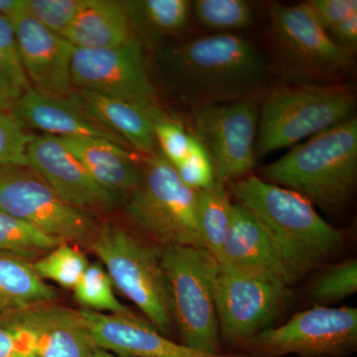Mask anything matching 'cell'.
<instances>
[{
  "instance_id": "cell-39",
  "label": "cell",
  "mask_w": 357,
  "mask_h": 357,
  "mask_svg": "<svg viewBox=\"0 0 357 357\" xmlns=\"http://www.w3.org/2000/svg\"><path fill=\"white\" fill-rule=\"evenodd\" d=\"M25 9L26 0H0V15L9 18Z\"/></svg>"
},
{
  "instance_id": "cell-23",
  "label": "cell",
  "mask_w": 357,
  "mask_h": 357,
  "mask_svg": "<svg viewBox=\"0 0 357 357\" xmlns=\"http://www.w3.org/2000/svg\"><path fill=\"white\" fill-rule=\"evenodd\" d=\"M123 2L133 38L157 50L185 29L192 13L187 0H128Z\"/></svg>"
},
{
  "instance_id": "cell-22",
  "label": "cell",
  "mask_w": 357,
  "mask_h": 357,
  "mask_svg": "<svg viewBox=\"0 0 357 357\" xmlns=\"http://www.w3.org/2000/svg\"><path fill=\"white\" fill-rule=\"evenodd\" d=\"M76 48H112L133 40L123 2L84 0L63 36Z\"/></svg>"
},
{
  "instance_id": "cell-20",
  "label": "cell",
  "mask_w": 357,
  "mask_h": 357,
  "mask_svg": "<svg viewBox=\"0 0 357 357\" xmlns=\"http://www.w3.org/2000/svg\"><path fill=\"white\" fill-rule=\"evenodd\" d=\"M70 96L84 112L103 128L121 138L128 146L148 157L157 153L158 144L155 136L154 119L162 114L161 109H148L82 89H74Z\"/></svg>"
},
{
  "instance_id": "cell-41",
  "label": "cell",
  "mask_w": 357,
  "mask_h": 357,
  "mask_svg": "<svg viewBox=\"0 0 357 357\" xmlns=\"http://www.w3.org/2000/svg\"><path fill=\"white\" fill-rule=\"evenodd\" d=\"M344 357H349V356H344Z\"/></svg>"
},
{
  "instance_id": "cell-14",
  "label": "cell",
  "mask_w": 357,
  "mask_h": 357,
  "mask_svg": "<svg viewBox=\"0 0 357 357\" xmlns=\"http://www.w3.org/2000/svg\"><path fill=\"white\" fill-rule=\"evenodd\" d=\"M33 357H91L96 349L79 312L54 303L29 307L0 323Z\"/></svg>"
},
{
  "instance_id": "cell-26",
  "label": "cell",
  "mask_w": 357,
  "mask_h": 357,
  "mask_svg": "<svg viewBox=\"0 0 357 357\" xmlns=\"http://www.w3.org/2000/svg\"><path fill=\"white\" fill-rule=\"evenodd\" d=\"M30 89L13 23L0 15V112L13 114L16 103Z\"/></svg>"
},
{
  "instance_id": "cell-34",
  "label": "cell",
  "mask_w": 357,
  "mask_h": 357,
  "mask_svg": "<svg viewBox=\"0 0 357 357\" xmlns=\"http://www.w3.org/2000/svg\"><path fill=\"white\" fill-rule=\"evenodd\" d=\"M174 168L181 181L195 191L208 189L215 182L210 155L194 134H191L189 151L184 160Z\"/></svg>"
},
{
  "instance_id": "cell-10",
  "label": "cell",
  "mask_w": 357,
  "mask_h": 357,
  "mask_svg": "<svg viewBox=\"0 0 357 357\" xmlns=\"http://www.w3.org/2000/svg\"><path fill=\"white\" fill-rule=\"evenodd\" d=\"M357 309L314 306L287 323L257 333L244 344L255 357H344L356 351Z\"/></svg>"
},
{
  "instance_id": "cell-6",
  "label": "cell",
  "mask_w": 357,
  "mask_h": 357,
  "mask_svg": "<svg viewBox=\"0 0 357 357\" xmlns=\"http://www.w3.org/2000/svg\"><path fill=\"white\" fill-rule=\"evenodd\" d=\"M198 194L178 178L159 152L148 157L126 215L141 231L165 245L204 248L198 222Z\"/></svg>"
},
{
  "instance_id": "cell-11",
  "label": "cell",
  "mask_w": 357,
  "mask_h": 357,
  "mask_svg": "<svg viewBox=\"0 0 357 357\" xmlns=\"http://www.w3.org/2000/svg\"><path fill=\"white\" fill-rule=\"evenodd\" d=\"M0 210L67 243L89 244L98 230L91 213L66 203L30 169L0 171Z\"/></svg>"
},
{
  "instance_id": "cell-37",
  "label": "cell",
  "mask_w": 357,
  "mask_h": 357,
  "mask_svg": "<svg viewBox=\"0 0 357 357\" xmlns=\"http://www.w3.org/2000/svg\"><path fill=\"white\" fill-rule=\"evenodd\" d=\"M328 34L338 46L354 55L357 47V13L340 21Z\"/></svg>"
},
{
  "instance_id": "cell-35",
  "label": "cell",
  "mask_w": 357,
  "mask_h": 357,
  "mask_svg": "<svg viewBox=\"0 0 357 357\" xmlns=\"http://www.w3.org/2000/svg\"><path fill=\"white\" fill-rule=\"evenodd\" d=\"M154 131L161 154L171 165L177 166L189 151L191 134L185 132L181 124L171 121L163 112L155 117Z\"/></svg>"
},
{
  "instance_id": "cell-13",
  "label": "cell",
  "mask_w": 357,
  "mask_h": 357,
  "mask_svg": "<svg viewBox=\"0 0 357 357\" xmlns=\"http://www.w3.org/2000/svg\"><path fill=\"white\" fill-rule=\"evenodd\" d=\"M195 134L213 162L215 180L229 183L255 163L258 105L243 100L192 109Z\"/></svg>"
},
{
  "instance_id": "cell-19",
  "label": "cell",
  "mask_w": 357,
  "mask_h": 357,
  "mask_svg": "<svg viewBox=\"0 0 357 357\" xmlns=\"http://www.w3.org/2000/svg\"><path fill=\"white\" fill-rule=\"evenodd\" d=\"M13 114L24 126L57 137H89L129 147L84 112L72 96H53L30 89L16 103Z\"/></svg>"
},
{
  "instance_id": "cell-2",
  "label": "cell",
  "mask_w": 357,
  "mask_h": 357,
  "mask_svg": "<svg viewBox=\"0 0 357 357\" xmlns=\"http://www.w3.org/2000/svg\"><path fill=\"white\" fill-rule=\"evenodd\" d=\"M227 190L262 223L299 277L344 243V232L323 220L298 192L255 176L229 182Z\"/></svg>"
},
{
  "instance_id": "cell-24",
  "label": "cell",
  "mask_w": 357,
  "mask_h": 357,
  "mask_svg": "<svg viewBox=\"0 0 357 357\" xmlns=\"http://www.w3.org/2000/svg\"><path fill=\"white\" fill-rule=\"evenodd\" d=\"M57 296L34 271L31 262L0 253V323L29 307L54 303Z\"/></svg>"
},
{
  "instance_id": "cell-27",
  "label": "cell",
  "mask_w": 357,
  "mask_h": 357,
  "mask_svg": "<svg viewBox=\"0 0 357 357\" xmlns=\"http://www.w3.org/2000/svg\"><path fill=\"white\" fill-rule=\"evenodd\" d=\"M67 243L0 210V253L29 261Z\"/></svg>"
},
{
  "instance_id": "cell-25",
  "label": "cell",
  "mask_w": 357,
  "mask_h": 357,
  "mask_svg": "<svg viewBox=\"0 0 357 357\" xmlns=\"http://www.w3.org/2000/svg\"><path fill=\"white\" fill-rule=\"evenodd\" d=\"M232 202L227 183L217 181L199 191L198 222L204 248L218 263L222 261L223 244L229 229Z\"/></svg>"
},
{
  "instance_id": "cell-1",
  "label": "cell",
  "mask_w": 357,
  "mask_h": 357,
  "mask_svg": "<svg viewBox=\"0 0 357 357\" xmlns=\"http://www.w3.org/2000/svg\"><path fill=\"white\" fill-rule=\"evenodd\" d=\"M155 65L165 88L192 109L246 100L271 72L261 52L234 33L167 42L155 50Z\"/></svg>"
},
{
  "instance_id": "cell-32",
  "label": "cell",
  "mask_w": 357,
  "mask_h": 357,
  "mask_svg": "<svg viewBox=\"0 0 357 357\" xmlns=\"http://www.w3.org/2000/svg\"><path fill=\"white\" fill-rule=\"evenodd\" d=\"M34 137L13 114L0 112V171L27 168V147Z\"/></svg>"
},
{
  "instance_id": "cell-40",
  "label": "cell",
  "mask_w": 357,
  "mask_h": 357,
  "mask_svg": "<svg viewBox=\"0 0 357 357\" xmlns=\"http://www.w3.org/2000/svg\"><path fill=\"white\" fill-rule=\"evenodd\" d=\"M91 357H123L116 356V354H112V352L105 351V349H100V347H96L95 351H93V356Z\"/></svg>"
},
{
  "instance_id": "cell-29",
  "label": "cell",
  "mask_w": 357,
  "mask_h": 357,
  "mask_svg": "<svg viewBox=\"0 0 357 357\" xmlns=\"http://www.w3.org/2000/svg\"><path fill=\"white\" fill-rule=\"evenodd\" d=\"M73 290L75 300L84 310L112 314H133L115 297L114 284L100 262L89 264Z\"/></svg>"
},
{
  "instance_id": "cell-33",
  "label": "cell",
  "mask_w": 357,
  "mask_h": 357,
  "mask_svg": "<svg viewBox=\"0 0 357 357\" xmlns=\"http://www.w3.org/2000/svg\"><path fill=\"white\" fill-rule=\"evenodd\" d=\"M84 0H26V11L40 24L63 36Z\"/></svg>"
},
{
  "instance_id": "cell-7",
  "label": "cell",
  "mask_w": 357,
  "mask_h": 357,
  "mask_svg": "<svg viewBox=\"0 0 357 357\" xmlns=\"http://www.w3.org/2000/svg\"><path fill=\"white\" fill-rule=\"evenodd\" d=\"M275 67L294 84H333L354 66V55L338 46L306 3L269 7Z\"/></svg>"
},
{
  "instance_id": "cell-3",
  "label": "cell",
  "mask_w": 357,
  "mask_h": 357,
  "mask_svg": "<svg viewBox=\"0 0 357 357\" xmlns=\"http://www.w3.org/2000/svg\"><path fill=\"white\" fill-rule=\"evenodd\" d=\"M260 174L266 182L298 192L324 211L342 210L356 185V116L296 145Z\"/></svg>"
},
{
  "instance_id": "cell-9",
  "label": "cell",
  "mask_w": 357,
  "mask_h": 357,
  "mask_svg": "<svg viewBox=\"0 0 357 357\" xmlns=\"http://www.w3.org/2000/svg\"><path fill=\"white\" fill-rule=\"evenodd\" d=\"M213 285L220 335L229 347H244L272 328L291 299L288 286L222 264Z\"/></svg>"
},
{
  "instance_id": "cell-21",
  "label": "cell",
  "mask_w": 357,
  "mask_h": 357,
  "mask_svg": "<svg viewBox=\"0 0 357 357\" xmlns=\"http://www.w3.org/2000/svg\"><path fill=\"white\" fill-rule=\"evenodd\" d=\"M100 187L121 197L137 187L141 169L126 148L89 137H60Z\"/></svg>"
},
{
  "instance_id": "cell-18",
  "label": "cell",
  "mask_w": 357,
  "mask_h": 357,
  "mask_svg": "<svg viewBox=\"0 0 357 357\" xmlns=\"http://www.w3.org/2000/svg\"><path fill=\"white\" fill-rule=\"evenodd\" d=\"M218 264L260 275L288 287L299 278L262 223L237 203L232 204L222 261Z\"/></svg>"
},
{
  "instance_id": "cell-5",
  "label": "cell",
  "mask_w": 357,
  "mask_h": 357,
  "mask_svg": "<svg viewBox=\"0 0 357 357\" xmlns=\"http://www.w3.org/2000/svg\"><path fill=\"white\" fill-rule=\"evenodd\" d=\"M89 248L105 265L114 286L137 306L155 330L169 337L174 323L161 252L112 222L98 227Z\"/></svg>"
},
{
  "instance_id": "cell-16",
  "label": "cell",
  "mask_w": 357,
  "mask_h": 357,
  "mask_svg": "<svg viewBox=\"0 0 357 357\" xmlns=\"http://www.w3.org/2000/svg\"><path fill=\"white\" fill-rule=\"evenodd\" d=\"M9 20L31 88L49 96H69L74 91L70 61L76 47L40 24L26 9Z\"/></svg>"
},
{
  "instance_id": "cell-38",
  "label": "cell",
  "mask_w": 357,
  "mask_h": 357,
  "mask_svg": "<svg viewBox=\"0 0 357 357\" xmlns=\"http://www.w3.org/2000/svg\"><path fill=\"white\" fill-rule=\"evenodd\" d=\"M0 357H33L18 338L0 326Z\"/></svg>"
},
{
  "instance_id": "cell-28",
  "label": "cell",
  "mask_w": 357,
  "mask_h": 357,
  "mask_svg": "<svg viewBox=\"0 0 357 357\" xmlns=\"http://www.w3.org/2000/svg\"><path fill=\"white\" fill-rule=\"evenodd\" d=\"M191 6L201 25L218 33L246 29L255 22L252 6L244 0H196Z\"/></svg>"
},
{
  "instance_id": "cell-4",
  "label": "cell",
  "mask_w": 357,
  "mask_h": 357,
  "mask_svg": "<svg viewBox=\"0 0 357 357\" xmlns=\"http://www.w3.org/2000/svg\"><path fill=\"white\" fill-rule=\"evenodd\" d=\"M356 98L338 84H294L268 93L261 105L255 157L294 146L354 116Z\"/></svg>"
},
{
  "instance_id": "cell-12",
  "label": "cell",
  "mask_w": 357,
  "mask_h": 357,
  "mask_svg": "<svg viewBox=\"0 0 357 357\" xmlns=\"http://www.w3.org/2000/svg\"><path fill=\"white\" fill-rule=\"evenodd\" d=\"M74 88L134 103L148 109H159L156 91L135 39L112 48H76L70 61Z\"/></svg>"
},
{
  "instance_id": "cell-17",
  "label": "cell",
  "mask_w": 357,
  "mask_h": 357,
  "mask_svg": "<svg viewBox=\"0 0 357 357\" xmlns=\"http://www.w3.org/2000/svg\"><path fill=\"white\" fill-rule=\"evenodd\" d=\"M96 347L123 357H249L246 354H211L190 349L164 337L134 314L79 311Z\"/></svg>"
},
{
  "instance_id": "cell-15",
  "label": "cell",
  "mask_w": 357,
  "mask_h": 357,
  "mask_svg": "<svg viewBox=\"0 0 357 357\" xmlns=\"http://www.w3.org/2000/svg\"><path fill=\"white\" fill-rule=\"evenodd\" d=\"M27 168L66 203L79 210L107 211L119 197L100 187L57 136H35L27 147Z\"/></svg>"
},
{
  "instance_id": "cell-31",
  "label": "cell",
  "mask_w": 357,
  "mask_h": 357,
  "mask_svg": "<svg viewBox=\"0 0 357 357\" xmlns=\"http://www.w3.org/2000/svg\"><path fill=\"white\" fill-rule=\"evenodd\" d=\"M357 291V260H345L328 268L314 282L311 299L316 306L340 302Z\"/></svg>"
},
{
  "instance_id": "cell-30",
  "label": "cell",
  "mask_w": 357,
  "mask_h": 357,
  "mask_svg": "<svg viewBox=\"0 0 357 357\" xmlns=\"http://www.w3.org/2000/svg\"><path fill=\"white\" fill-rule=\"evenodd\" d=\"M88 258L79 249L63 243L31 262L40 278L55 282L62 287L74 289L89 266Z\"/></svg>"
},
{
  "instance_id": "cell-36",
  "label": "cell",
  "mask_w": 357,
  "mask_h": 357,
  "mask_svg": "<svg viewBox=\"0 0 357 357\" xmlns=\"http://www.w3.org/2000/svg\"><path fill=\"white\" fill-rule=\"evenodd\" d=\"M305 3L326 32L347 16L357 13L356 0H310Z\"/></svg>"
},
{
  "instance_id": "cell-8",
  "label": "cell",
  "mask_w": 357,
  "mask_h": 357,
  "mask_svg": "<svg viewBox=\"0 0 357 357\" xmlns=\"http://www.w3.org/2000/svg\"><path fill=\"white\" fill-rule=\"evenodd\" d=\"M161 261L170 291L173 323L182 344L222 354L213 298L217 260L206 249L170 244L162 250Z\"/></svg>"
}]
</instances>
